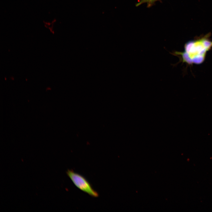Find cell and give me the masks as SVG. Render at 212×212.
Wrapping results in <instances>:
<instances>
[{
	"mask_svg": "<svg viewBox=\"0 0 212 212\" xmlns=\"http://www.w3.org/2000/svg\"><path fill=\"white\" fill-rule=\"evenodd\" d=\"M209 34L186 43L183 52L174 51L171 54L178 57L180 61L189 65L199 64L204 61L207 52L212 47Z\"/></svg>",
	"mask_w": 212,
	"mask_h": 212,
	"instance_id": "1",
	"label": "cell"
},
{
	"mask_svg": "<svg viewBox=\"0 0 212 212\" xmlns=\"http://www.w3.org/2000/svg\"><path fill=\"white\" fill-rule=\"evenodd\" d=\"M66 173L74 185L81 191L93 197L99 196L91 184L83 176L71 170H68Z\"/></svg>",
	"mask_w": 212,
	"mask_h": 212,
	"instance_id": "2",
	"label": "cell"
},
{
	"mask_svg": "<svg viewBox=\"0 0 212 212\" xmlns=\"http://www.w3.org/2000/svg\"><path fill=\"white\" fill-rule=\"evenodd\" d=\"M159 0H140L136 4V6H138L143 4L147 3V7H149L153 5L155 2Z\"/></svg>",
	"mask_w": 212,
	"mask_h": 212,
	"instance_id": "3",
	"label": "cell"
}]
</instances>
